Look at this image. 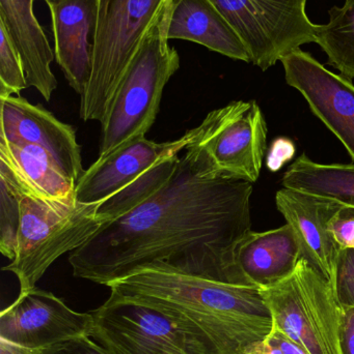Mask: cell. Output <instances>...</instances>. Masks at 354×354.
I'll use <instances>...</instances> for the list:
<instances>
[{
	"instance_id": "obj_26",
	"label": "cell",
	"mask_w": 354,
	"mask_h": 354,
	"mask_svg": "<svg viewBox=\"0 0 354 354\" xmlns=\"http://www.w3.org/2000/svg\"><path fill=\"white\" fill-rule=\"evenodd\" d=\"M330 228L341 249L354 248V207L343 205L330 222Z\"/></svg>"
},
{
	"instance_id": "obj_25",
	"label": "cell",
	"mask_w": 354,
	"mask_h": 354,
	"mask_svg": "<svg viewBox=\"0 0 354 354\" xmlns=\"http://www.w3.org/2000/svg\"><path fill=\"white\" fill-rule=\"evenodd\" d=\"M333 288L342 309L354 308V248L339 252Z\"/></svg>"
},
{
	"instance_id": "obj_14",
	"label": "cell",
	"mask_w": 354,
	"mask_h": 354,
	"mask_svg": "<svg viewBox=\"0 0 354 354\" xmlns=\"http://www.w3.org/2000/svg\"><path fill=\"white\" fill-rule=\"evenodd\" d=\"M276 207L299 237L301 259L333 286L335 266L341 248L330 225L343 204L321 196L283 187L276 193Z\"/></svg>"
},
{
	"instance_id": "obj_15",
	"label": "cell",
	"mask_w": 354,
	"mask_h": 354,
	"mask_svg": "<svg viewBox=\"0 0 354 354\" xmlns=\"http://www.w3.org/2000/svg\"><path fill=\"white\" fill-rule=\"evenodd\" d=\"M48 6L56 62L70 86L81 95L93 72L98 0H58Z\"/></svg>"
},
{
	"instance_id": "obj_30",
	"label": "cell",
	"mask_w": 354,
	"mask_h": 354,
	"mask_svg": "<svg viewBox=\"0 0 354 354\" xmlns=\"http://www.w3.org/2000/svg\"><path fill=\"white\" fill-rule=\"evenodd\" d=\"M267 340L272 344L278 346L283 354H308L297 343L293 342L287 335H285L282 330L272 326V333L267 337Z\"/></svg>"
},
{
	"instance_id": "obj_13",
	"label": "cell",
	"mask_w": 354,
	"mask_h": 354,
	"mask_svg": "<svg viewBox=\"0 0 354 354\" xmlns=\"http://www.w3.org/2000/svg\"><path fill=\"white\" fill-rule=\"evenodd\" d=\"M0 139L42 147L77 185L85 171L74 129L19 95L0 97Z\"/></svg>"
},
{
	"instance_id": "obj_23",
	"label": "cell",
	"mask_w": 354,
	"mask_h": 354,
	"mask_svg": "<svg viewBox=\"0 0 354 354\" xmlns=\"http://www.w3.org/2000/svg\"><path fill=\"white\" fill-rule=\"evenodd\" d=\"M31 192L22 179L0 159V252L14 260L20 227L21 200Z\"/></svg>"
},
{
	"instance_id": "obj_18",
	"label": "cell",
	"mask_w": 354,
	"mask_h": 354,
	"mask_svg": "<svg viewBox=\"0 0 354 354\" xmlns=\"http://www.w3.org/2000/svg\"><path fill=\"white\" fill-rule=\"evenodd\" d=\"M235 257L254 286L267 288L294 274L301 259V243L289 224L265 232L251 230L239 241Z\"/></svg>"
},
{
	"instance_id": "obj_27",
	"label": "cell",
	"mask_w": 354,
	"mask_h": 354,
	"mask_svg": "<svg viewBox=\"0 0 354 354\" xmlns=\"http://www.w3.org/2000/svg\"><path fill=\"white\" fill-rule=\"evenodd\" d=\"M33 351L35 354H112L91 337L74 339L48 348Z\"/></svg>"
},
{
	"instance_id": "obj_3",
	"label": "cell",
	"mask_w": 354,
	"mask_h": 354,
	"mask_svg": "<svg viewBox=\"0 0 354 354\" xmlns=\"http://www.w3.org/2000/svg\"><path fill=\"white\" fill-rule=\"evenodd\" d=\"M164 12L145 33L110 100L97 160L145 136L157 118L164 87L180 68L178 51L164 32Z\"/></svg>"
},
{
	"instance_id": "obj_1",
	"label": "cell",
	"mask_w": 354,
	"mask_h": 354,
	"mask_svg": "<svg viewBox=\"0 0 354 354\" xmlns=\"http://www.w3.org/2000/svg\"><path fill=\"white\" fill-rule=\"evenodd\" d=\"M215 110L184 149L172 178L129 214L104 224L71 252L73 276L109 284L148 264L228 284L254 286L237 266L239 241L251 230L254 183L222 172L206 147Z\"/></svg>"
},
{
	"instance_id": "obj_4",
	"label": "cell",
	"mask_w": 354,
	"mask_h": 354,
	"mask_svg": "<svg viewBox=\"0 0 354 354\" xmlns=\"http://www.w3.org/2000/svg\"><path fill=\"white\" fill-rule=\"evenodd\" d=\"M99 204L25 194L21 200L16 255L2 268L17 277L20 292L35 288L54 261L78 249L107 223L98 216Z\"/></svg>"
},
{
	"instance_id": "obj_11",
	"label": "cell",
	"mask_w": 354,
	"mask_h": 354,
	"mask_svg": "<svg viewBox=\"0 0 354 354\" xmlns=\"http://www.w3.org/2000/svg\"><path fill=\"white\" fill-rule=\"evenodd\" d=\"M287 84L297 89L312 112L338 137L354 164V85L326 68L311 54L294 50L281 59Z\"/></svg>"
},
{
	"instance_id": "obj_16",
	"label": "cell",
	"mask_w": 354,
	"mask_h": 354,
	"mask_svg": "<svg viewBox=\"0 0 354 354\" xmlns=\"http://www.w3.org/2000/svg\"><path fill=\"white\" fill-rule=\"evenodd\" d=\"M163 28L168 41H193L232 59L251 62L240 37L211 0H170Z\"/></svg>"
},
{
	"instance_id": "obj_12",
	"label": "cell",
	"mask_w": 354,
	"mask_h": 354,
	"mask_svg": "<svg viewBox=\"0 0 354 354\" xmlns=\"http://www.w3.org/2000/svg\"><path fill=\"white\" fill-rule=\"evenodd\" d=\"M204 129L203 122L197 128L187 131L181 138L166 143L154 142L141 136L108 157L97 160L77 183V201L101 203L160 160L179 155L201 136Z\"/></svg>"
},
{
	"instance_id": "obj_28",
	"label": "cell",
	"mask_w": 354,
	"mask_h": 354,
	"mask_svg": "<svg viewBox=\"0 0 354 354\" xmlns=\"http://www.w3.org/2000/svg\"><path fill=\"white\" fill-rule=\"evenodd\" d=\"M295 155V147L292 141L287 138H278L272 143L267 156V167L270 171L276 172L286 162L290 161Z\"/></svg>"
},
{
	"instance_id": "obj_24",
	"label": "cell",
	"mask_w": 354,
	"mask_h": 354,
	"mask_svg": "<svg viewBox=\"0 0 354 354\" xmlns=\"http://www.w3.org/2000/svg\"><path fill=\"white\" fill-rule=\"evenodd\" d=\"M27 87L20 54L0 24V97L19 95Z\"/></svg>"
},
{
	"instance_id": "obj_10",
	"label": "cell",
	"mask_w": 354,
	"mask_h": 354,
	"mask_svg": "<svg viewBox=\"0 0 354 354\" xmlns=\"http://www.w3.org/2000/svg\"><path fill=\"white\" fill-rule=\"evenodd\" d=\"M267 126L255 101L232 102L215 110L206 139L208 153L222 172L256 183L266 151Z\"/></svg>"
},
{
	"instance_id": "obj_7",
	"label": "cell",
	"mask_w": 354,
	"mask_h": 354,
	"mask_svg": "<svg viewBox=\"0 0 354 354\" xmlns=\"http://www.w3.org/2000/svg\"><path fill=\"white\" fill-rule=\"evenodd\" d=\"M274 328L282 330L308 354H342L343 309L332 285L305 260L286 280L261 288Z\"/></svg>"
},
{
	"instance_id": "obj_2",
	"label": "cell",
	"mask_w": 354,
	"mask_h": 354,
	"mask_svg": "<svg viewBox=\"0 0 354 354\" xmlns=\"http://www.w3.org/2000/svg\"><path fill=\"white\" fill-rule=\"evenodd\" d=\"M107 287L110 295L188 320L207 336L216 354H243L254 343L266 340L274 326L257 286L228 284L148 264Z\"/></svg>"
},
{
	"instance_id": "obj_19",
	"label": "cell",
	"mask_w": 354,
	"mask_h": 354,
	"mask_svg": "<svg viewBox=\"0 0 354 354\" xmlns=\"http://www.w3.org/2000/svg\"><path fill=\"white\" fill-rule=\"evenodd\" d=\"M0 159L12 168L33 193L52 200L76 198V183L42 147L0 139Z\"/></svg>"
},
{
	"instance_id": "obj_21",
	"label": "cell",
	"mask_w": 354,
	"mask_h": 354,
	"mask_svg": "<svg viewBox=\"0 0 354 354\" xmlns=\"http://www.w3.org/2000/svg\"><path fill=\"white\" fill-rule=\"evenodd\" d=\"M179 159V155L172 156L154 164L126 187L102 201L98 207V216L108 223L139 207L172 178L178 166Z\"/></svg>"
},
{
	"instance_id": "obj_20",
	"label": "cell",
	"mask_w": 354,
	"mask_h": 354,
	"mask_svg": "<svg viewBox=\"0 0 354 354\" xmlns=\"http://www.w3.org/2000/svg\"><path fill=\"white\" fill-rule=\"evenodd\" d=\"M283 185L354 207V164L316 163L306 153L285 172Z\"/></svg>"
},
{
	"instance_id": "obj_8",
	"label": "cell",
	"mask_w": 354,
	"mask_h": 354,
	"mask_svg": "<svg viewBox=\"0 0 354 354\" xmlns=\"http://www.w3.org/2000/svg\"><path fill=\"white\" fill-rule=\"evenodd\" d=\"M247 48L251 64L268 70L305 44L315 43L307 0H211Z\"/></svg>"
},
{
	"instance_id": "obj_5",
	"label": "cell",
	"mask_w": 354,
	"mask_h": 354,
	"mask_svg": "<svg viewBox=\"0 0 354 354\" xmlns=\"http://www.w3.org/2000/svg\"><path fill=\"white\" fill-rule=\"evenodd\" d=\"M170 0H98L93 72L80 95V118L101 122L145 33Z\"/></svg>"
},
{
	"instance_id": "obj_32",
	"label": "cell",
	"mask_w": 354,
	"mask_h": 354,
	"mask_svg": "<svg viewBox=\"0 0 354 354\" xmlns=\"http://www.w3.org/2000/svg\"><path fill=\"white\" fill-rule=\"evenodd\" d=\"M43 1H45L47 6H50V4L55 3V2H57L58 0H43Z\"/></svg>"
},
{
	"instance_id": "obj_17",
	"label": "cell",
	"mask_w": 354,
	"mask_h": 354,
	"mask_svg": "<svg viewBox=\"0 0 354 354\" xmlns=\"http://www.w3.org/2000/svg\"><path fill=\"white\" fill-rule=\"evenodd\" d=\"M35 0H0V24L20 54L27 86L35 87L46 101L57 88L51 70L55 53L33 12Z\"/></svg>"
},
{
	"instance_id": "obj_29",
	"label": "cell",
	"mask_w": 354,
	"mask_h": 354,
	"mask_svg": "<svg viewBox=\"0 0 354 354\" xmlns=\"http://www.w3.org/2000/svg\"><path fill=\"white\" fill-rule=\"evenodd\" d=\"M340 346L342 354H354V308L343 309L340 324Z\"/></svg>"
},
{
	"instance_id": "obj_9",
	"label": "cell",
	"mask_w": 354,
	"mask_h": 354,
	"mask_svg": "<svg viewBox=\"0 0 354 354\" xmlns=\"http://www.w3.org/2000/svg\"><path fill=\"white\" fill-rule=\"evenodd\" d=\"M94 318L71 309L49 291L33 288L0 313V339L21 348L39 351L91 337Z\"/></svg>"
},
{
	"instance_id": "obj_6",
	"label": "cell",
	"mask_w": 354,
	"mask_h": 354,
	"mask_svg": "<svg viewBox=\"0 0 354 354\" xmlns=\"http://www.w3.org/2000/svg\"><path fill=\"white\" fill-rule=\"evenodd\" d=\"M91 314V338L112 354H216L207 336L178 314L114 295Z\"/></svg>"
},
{
	"instance_id": "obj_22",
	"label": "cell",
	"mask_w": 354,
	"mask_h": 354,
	"mask_svg": "<svg viewBox=\"0 0 354 354\" xmlns=\"http://www.w3.org/2000/svg\"><path fill=\"white\" fill-rule=\"evenodd\" d=\"M330 21L316 25L315 43L328 55V64L348 80L354 78V0L333 6Z\"/></svg>"
},
{
	"instance_id": "obj_31",
	"label": "cell",
	"mask_w": 354,
	"mask_h": 354,
	"mask_svg": "<svg viewBox=\"0 0 354 354\" xmlns=\"http://www.w3.org/2000/svg\"><path fill=\"white\" fill-rule=\"evenodd\" d=\"M243 354H283L281 349L266 339L264 341L254 343Z\"/></svg>"
}]
</instances>
